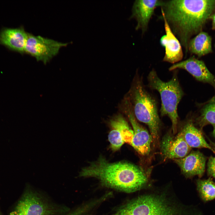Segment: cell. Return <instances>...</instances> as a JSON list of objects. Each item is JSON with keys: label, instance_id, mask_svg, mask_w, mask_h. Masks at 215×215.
<instances>
[{"label": "cell", "instance_id": "cell-21", "mask_svg": "<svg viewBox=\"0 0 215 215\" xmlns=\"http://www.w3.org/2000/svg\"><path fill=\"white\" fill-rule=\"evenodd\" d=\"M210 19H211L212 21V29L215 31V9L211 16Z\"/></svg>", "mask_w": 215, "mask_h": 215}, {"label": "cell", "instance_id": "cell-9", "mask_svg": "<svg viewBox=\"0 0 215 215\" xmlns=\"http://www.w3.org/2000/svg\"><path fill=\"white\" fill-rule=\"evenodd\" d=\"M184 70L197 81L209 84L215 89V76L209 71L204 62L192 56L186 60L173 64L169 71Z\"/></svg>", "mask_w": 215, "mask_h": 215}, {"label": "cell", "instance_id": "cell-8", "mask_svg": "<svg viewBox=\"0 0 215 215\" xmlns=\"http://www.w3.org/2000/svg\"><path fill=\"white\" fill-rule=\"evenodd\" d=\"M110 124L111 130L109 133L108 139L113 150H119L125 143L130 144L133 131L121 115L111 119Z\"/></svg>", "mask_w": 215, "mask_h": 215}, {"label": "cell", "instance_id": "cell-1", "mask_svg": "<svg viewBox=\"0 0 215 215\" xmlns=\"http://www.w3.org/2000/svg\"><path fill=\"white\" fill-rule=\"evenodd\" d=\"M164 19L184 49L185 55L192 37L202 31L215 9V0L163 1Z\"/></svg>", "mask_w": 215, "mask_h": 215}, {"label": "cell", "instance_id": "cell-11", "mask_svg": "<svg viewBox=\"0 0 215 215\" xmlns=\"http://www.w3.org/2000/svg\"><path fill=\"white\" fill-rule=\"evenodd\" d=\"M160 147L165 158L173 159L184 157L191 149L180 132L175 136L166 134L162 139Z\"/></svg>", "mask_w": 215, "mask_h": 215}, {"label": "cell", "instance_id": "cell-22", "mask_svg": "<svg viewBox=\"0 0 215 215\" xmlns=\"http://www.w3.org/2000/svg\"><path fill=\"white\" fill-rule=\"evenodd\" d=\"M210 144L213 150V152L215 154V144L214 142H212L211 141H210Z\"/></svg>", "mask_w": 215, "mask_h": 215}, {"label": "cell", "instance_id": "cell-12", "mask_svg": "<svg viewBox=\"0 0 215 215\" xmlns=\"http://www.w3.org/2000/svg\"><path fill=\"white\" fill-rule=\"evenodd\" d=\"M162 19L166 33L161 37L160 40V44L165 47V50L163 61L173 64L181 61L183 57L182 46L165 20Z\"/></svg>", "mask_w": 215, "mask_h": 215}, {"label": "cell", "instance_id": "cell-15", "mask_svg": "<svg viewBox=\"0 0 215 215\" xmlns=\"http://www.w3.org/2000/svg\"><path fill=\"white\" fill-rule=\"evenodd\" d=\"M186 177L202 176L205 169L206 158L198 150L193 151L183 158L173 159Z\"/></svg>", "mask_w": 215, "mask_h": 215}, {"label": "cell", "instance_id": "cell-18", "mask_svg": "<svg viewBox=\"0 0 215 215\" xmlns=\"http://www.w3.org/2000/svg\"><path fill=\"white\" fill-rule=\"evenodd\" d=\"M194 122L202 129L209 124L215 126V96L207 101L200 109Z\"/></svg>", "mask_w": 215, "mask_h": 215}, {"label": "cell", "instance_id": "cell-2", "mask_svg": "<svg viewBox=\"0 0 215 215\" xmlns=\"http://www.w3.org/2000/svg\"><path fill=\"white\" fill-rule=\"evenodd\" d=\"M79 175L95 177L105 185L128 193L141 189L148 180L146 175L137 166L127 162L110 163L102 157L83 168Z\"/></svg>", "mask_w": 215, "mask_h": 215}, {"label": "cell", "instance_id": "cell-24", "mask_svg": "<svg viewBox=\"0 0 215 215\" xmlns=\"http://www.w3.org/2000/svg\"><path fill=\"white\" fill-rule=\"evenodd\" d=\"M0 215H3L2 213L1 212V211L0 210Z\"/></svg>", "mask_w": 215, "mask_h": 215}, {"label": "cell", "instance_id": "cell-17", "mask_svg": "<svg viewBox=\"0 0 215 215\" xmlns=\"http://www.w3.org/2000/svg\"><path fill=\"white\" fill-rule=\"evenodd\" d=\"M188 52L200 57L212 51L211 36L205 32L201 31L190 40Z\"/></svg>", "mask_w": 215, "mask_h": 215}, {"label": "cell", "instance_id": "cell-4", "mask_svg": "<svg viewBox=\"0 0 215 215\" xmlns=\"http://www.w3.org/2000/svg\"><path fill=\"white\" fill-rule=\"evenodd\" d=\"M165 192L146 194L129 202L120 215H187L184 205Z\"/></svg>", "mask_w": 215, "mask_h": 215}, {"label": "cell", "instance_id": "cell-20", "mask_svg": "<svg viewBox=\"0 0 215 215\" xmlns=\"http://www.w3.org/2000/svg\"><path fill=\"white\" fill-rule=\"evenodd\" d=\"M208 174L215 178V157L211 156L208 159L207 164Z\"/></svg>", "mask_w": 215, "mask_h": 215}, {"label": "cell", "instance_id": "cell-19", "mask_svg": "<svg viewBox=\"0 0 215 215\" xmlns=\"http://www.w3.org/2000/svg\"><path fill=\"white\" fill-rule=\"evenodd\" d=\"M197 188L202 199L207 201L215 198V183L210 178L206 179H198Z\"/></svg>", "mask_w": 215, "mask_h": 215}, {"label": "cell", "instance_id": "cell-25", "mask_svg": "<svg viewBox=\"0 0 215 215\" xmlns=\"http://www.w3.org/2000/svg\"><path fill=\"white\" fill-rule=\"evenodd\" d=\"M214 47H215V45H214Z\"/></svg>", "mask_w": 215, "mask_h": 215}, {"label": "cell", "instance_id": "cell-16", "mask_svg": "<svg viewBox=\"0 0 215 215\" xmlns=\"http://www.w3.org/2000/svg\"><path fill=\"white\" fill-rule=\"evenodd\" d=\"M194 122L191 117L183 123L180 132L185 142L191 148H207L213 151L210 145L206 142L201 131L195 127Z\"/></svg>", "mask_w": 215, "mask_h": 215}, {"label": "cell", "instance_id": "cell-10", "mask_svg": "<svg viewBox=\"0 0 215 215\" xmlns=\"http://www.w3.org/2000/svg\"><path fill=\"white\" fill-rule=\"evenodd\" d=\"M163 0H136L133 3L132 8V13L129 19L134 18L137 24L135 29L140 30L144 34L147 30L150 20L155 10L161 7Z\"/></svg>", "mask_w": 215, "mask_h": 215}, {"label": "cell", "instance_id": "cell-13", "mask_svg": "<svg viewBox=\"0 0 215 215\" xmlns=\"http://www.w3.org/2000/svg\"><path fill=\"white\" fill-rule=\"evenodd\" d=\"M128 116L133 131L130 145L140 154L148 155L150 151L153 139L151 134L137 122L131 108L128 109Z\"/></svg>", "mask_w": 215, "mask_h": 215}, {"label": "cell", "instance_id": "cell-23", "mask_svg": "<svg viewBox=\"0 0 215 215\" xmlns=\"http://www.w3.org/2000/svg\"><path fill=\"white\" fill-rule=\"evenodd\" d=\"M213 127L214 129L212 132V135L215 138V126Z\"/></svg>", "mask_w": 215, "mask_h": 215}, {"label": "cell", "instance_id": "cell-7", "mask_svg": "<svg viewBox=\"0 0 215 215\" xmlns=\"http://www.w3.org/2000/svg\"><path fill=\"white\" fill-rule=\"evenodd\" d=\"M67 44V43L28 33L24 51L25 53L35 58L37 61H41L46 64L57 55L61 47Z\"/></svg>", "mask_w": 215, "mask_h": 215}, {"label": "cell", "instance_id": "cell-5", "mask_svg": "<svg viewBox=\"0 0 215 215\" xmlns=\"http://www.w3.org/2000/svg\"><path fill=\"white\" fill-rule=\"evenodd\" d=\"M177 75L176 70L171 79L167 82H164L159 77L155 70L153 69L147 77L148 87L152 90H157L160 95L161 116H167L170 119L174 134L177 131L179 123L178 106L184 95Z\"/></svg>", "mask_w": 215, "mask_h": 215}, {"label": "cell", "instance_id": "cell-14", "mask_svg": "<svg viewBox=\"0 0 215 215\" xmlns=\"http://www.w3.org/2000/svg\"><path fill=\"white\" fill-rule=\"evenodd\" d=\"M27 34L22 27H3L0 31V44L10 50L23 54L25 53Z\"/></svg>", "mask_w": 215, "mask_h": 215}, {"label": "cell", "instance_id": "cell-6", "mask_svg": "<svg viewBox=\"0 0 215 215\" xmlns=\"http://www.w3.org/2000/svg\"><path fill=\"white\" fill-rule=\"evenodd\" d=\"M59 210L36 192L27 190L24 192L9 215H55Z\"/></svg>", "mask_w": 215, "mask_h": 215}, {"label": "cell", "instance_id": "cell-3", "mask_svg": "<svg viewBox=\"0 0 215 215\" xmlns=\"http://www.w3.org/2000/svg\"><path fill=\"white\" fill-rule=\"evenodd\" d=\"M131 108L136 118L149 127L155 144H158L161 122L158 113L157 102L147 89L143 79L136 76L130 92Z\"/></svg>", "mask_w": 215, "mask_h": 215}]
</instances>
